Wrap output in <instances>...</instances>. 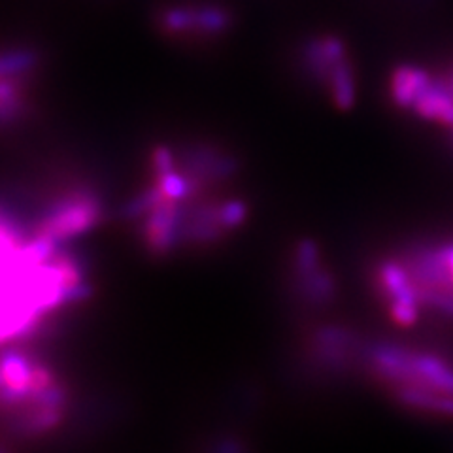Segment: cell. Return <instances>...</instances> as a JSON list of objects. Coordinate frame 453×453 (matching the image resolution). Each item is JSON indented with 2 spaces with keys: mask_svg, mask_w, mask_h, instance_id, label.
I'll use <instances>...</instances> for the list:
<instances>
[{
  "mask_svg": "<svg viewBox=\"0 0 453 453\" xmlns=\"http://www.w3.org/2000/svg\"><path fill=\"white\" fill-rule=\"evenodd\" d=\"M395 255L404 266L421 311L453 318V238L418 242Z\"/></svg>",
  "mask_w": 453,
  "mask_h": 453,
  "instance_id": "obj_6",
  "label": "cell"
},
{
  "mask_svg": "<svg viewBox=\"0 0 453 453\" xmlns=\"http://www.w3.org/2000/svg\"><path fill=\"white\" fill-rule=\"evenodd\" d=\"M89 295V274L73 246L46 242L3 216L4 346L31 344L53 319Z\"/></svg>",
  "mask_w": 453,
  "mask_h": 453,
  "instance_id": "obj_2",
  "label": "cell"
},
{
  "mask_svg": "<svg viewBox=\"0 0 453 453\" xmlns=\"http://www.w3.org/2000/svg\"><path fill=\"white\" fill-rule=\"evenodd\" d=\"M35 65H36L35 51L27 48H13L3 55V66H0V73H3V76L21 78L23 74L28 73V70H33Z\"/></svg>",
  "mask_w": 453,
  "mask_h": 453,
  "instance_id": "obj_13",
  "label": "cell"
},
{
  "mask_svg": "<svg viewBox=\"0 0 453 453\" xmlns=\"http://www.w3.org/2000/svg\"><path fill=\"white\" fill-rule=\"evenodd\" d=\"M6 423L19 438H44L65 423L70 389L65 378L28 344H6L0 371Z\"/></svg>",
  "mask_w": 453,
  "mask_h": 453,
  "instance_id": "obj_4",
  "label": "cell"
},
{
  "mask_svg": "<svg viewBox=\"0 0 453 453\" xmlns=\"http://www.w3.org/2000/svg\"><path fill=\"white\" fill-rule=\"evenodd\" d=\"M161 27L168 35H196L198 36V4L168 6L161 13Z\"/></svg>",
  "mask_w": 453,
  "mask_h": 453,
  "instance_id": "obj_12",
  "label": "cell"
},
{
  "mask_svg": "<svg viewBox=\"0 0 453 453\" xmlns=\"http://www.w3.org/2000/svg\"><path fill=\"white\" fill-rule=\"evenodd\" d=\"M410 110L425 121L453 129V91L446 80H433Z\"/></svg>",
  "mask_w": 453,
  "mask_h": 453,
  "instance_id": "obj_8",
  "label": "cell"
},
{
  "mask_svg": "<svg viewBox=\"0 0 453 453\" xmlns=\"http://www.w3.org/2000/svg\"><path fill=\"white\" fill-rule=\"evenodd\" d=\"M323 85L327 88L331 103L338 110L346 111L356 104V98H357L356 74H353V68L348 59L340 61L331 68V73L327 74V78H325Z\"/></svg>",
  "mask_w": 453,
  "mask_h": 453,
  "instance_id": "obj_11",
  "label": "cell"
},
{
  "mask_svg": "<svg viewBox=\"0 0 453 453\" xmlns=\"http://www.w3.org/2000/svg\"><path fill=\"white\" fill-rule=\"evenodd\" d=\"M288 265L291 288L303 303L311 306L333 303L336 281L318 242L308 238L296 242Z\"/></svg>",
  "mask_w": 453,
  "mask_h": 453,
  "instance_id": "obj_7",
  "label": "cell"
},
{
  "mask_svg": "<svg viewBox=\"0 0 453 453\" xmlns=\"http://www.w3.org/2000/svg\"><path fill=\"white\" fill-rule=\"evenodd\" d=\"M446 83H448V85H449V89H451V91H453V70H451V74H449V76H448V78H446Z\"/></svg>",
  "mask_w": 453,
  "mask_h": 453,
  "instance_id": "obj_14",
  "label": "cell"
},
{
  "mask_svg": "<svg viewBox=\"0 0 453 453\" xmlns=\"http://www.w3.org/2000/svg\"><path fill=\"white\" fill-rule=\"evenodd\" d=\"M238 163L214 146L157 144L148 174L125 204V218L151 257H180L234 236L250 218L246 196L234 189Z\"/></svg>",
  "mask_w": 453,
  "mask_h": 453,
  "instance_id": "obj_1",
  "label": "cell"
},
{
  "mask_svg": "<svg viewBox=\"0 0 453 453\" xmlns=\"http://www.w3.org/2000/svg\"><path fill=\"white\" fill-rule=\"evenodd\" d=\"M4 216L16 221L23 231L46 242L74 246L101 225L104 216L103 196L89 186H73L48 196L33 216L23 218L4 210Z\"/></svg>",
  "mask_w": 453,
  "mask_h": 453,
  "instance_id": "obj_5",
  "label": "cell"
},
{
  "mask_svg": "<svg viewBox=\"0 0 453 453\" xmlns=\"http://www.w3.org/2000/svg\"><path fill=\"white\" fill-rule=\"evenodd\" d=\"M344 59H348L346 44L338 36H333V35H325L311 40L304 50L306 66L311 74L319 78L321 83L331 73V68Z\"/></svg>",
  "mask_w": 453,
  "mask_h": 453,
  "instance_id": "obj_10",
  "label": "cell"
},
{
  "mask_svg": "<svg viewBox=\"0 0 453 453\" xmlns=\"http://www.w3.org/2000/svg\"><path fill=\"white\" fill-rule=\"evenodd\" d=\"M433 81V76L427 70L414 65H401L393 70L389 80L391 101L396 108L410 110L416 98L425 91V88Z\"/></svg>",
  "mask_w": 453,
  "mask_h": 453,
  "instance_id": "obj_9",
  "label": "cell"
},
{
  "mask_svg": "<svg viewBox=\"0 0 453 453\" xmlns=\"http://www.w3.org/2000/svg\"><path fill=\"white\" fill-rule=\"evenodd\" d=\"M356 363L396 404L453 419V363L441 353L378 340L359 344Z\"/></svg>",
  "mask_w": 453,
  "mask_h": 453,
  "instance_id": "obj_3",
  "label": "cell"
}]
</instances>
